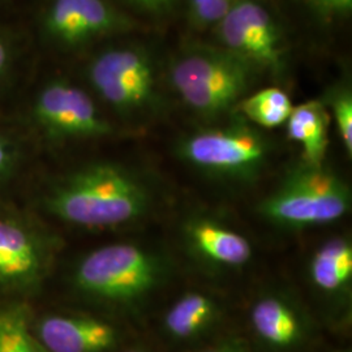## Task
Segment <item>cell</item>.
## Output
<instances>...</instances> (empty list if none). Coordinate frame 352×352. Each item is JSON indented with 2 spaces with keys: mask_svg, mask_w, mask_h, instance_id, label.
<instances>
[{
  "mask_svg": "<svg viewBox=\"0 0 352 352\" xmlns=\"http://www.w3.org/2000/svg\"><path fill=\"white\" fill-rule=\"evenodd\" d=\"M350 208L351 190L342 177L324 164H302L260 202L258 212L274 225L299 230L333 223Z\"/></svg>",
  "mask_w": 352,
  "mask_h": 352,
  "instance_id": "3957f363",
  "label": "cell"
},
{
  "mask_svg": "<svg viewBox=\"0 0 352 352\" xmlns=\"http://www.w3.org/2000/svg\"><path fill=\"white\" fill-rule=\"evenodd\" d=\"M214 28L222 49L251 64L258 72L278 74L283 69L282 32L261 3L240 0Z\"/></svg>",
  "mask_w": 352,
  "mask_h": 352,
  "instance_id": "9c48e42d",
  "label": "cell"
},
{
  "mask_svg": "<svg viewBox=\"0 0 352 352\" xmlns=\"http://www.w3.org/2000/svg\"><path fill=\"white\" fill-rule=\"evenodd\" d=\"M0 352H49L34 336L24 304L0 307Z\"/></svg>",
  "mask_w": 352,
  "mask_h": 352,
  "instance_id": "ac0fdd59",
  "label": "cell"
},
{
  "mask_svg": "<svg viewBox=\"0 0 352 352\" xmlns=\"http://www.w3.org/2000/svg\"><path fill=\"white\" fill-rule=\"evenodd\" d=\"M126 352H146V351H142V350H129V351Z\"/></svg>",
  "mask_w": 352,
  "mask_h": 352,
  "instance_id": "484cf974",
  "label": "cell"
},
{
  "mask_svg": "<svg viewBox=\"0 0 352 352\" xmlns=\"http://www.w3.org/2000/svg\"><path fill=\"white\" fill-rule=\"evenodd\" d=\"M87 75L97 96L118 113H138L154 100V65L149 54L139 47L115 46L100 51L90 60Z\"/></svg>",
  "mask_w": 352,
  "mask_h": 352,
  "instance_id": "52a82bcc",
  "label": "cell"
},
{
  "mask_svg": "<svg viewBox=\"0 0 352 352\" xmlns=\"http://www.w3.org/2000/svg\"><path fill=\"white\" fill-rule=\"evenodd\" d=\"M133 28L135 21L110 0H43L37 13L39 36L60 49H77Z\"/></svg>",
  "mask_w": 352,
  "mask_h": 352,
  "instance_id": "8992f818",
  "label": "cell"
},
{
  "mask_svg": "<svg viewBox=\"0 0 352 352\" xmlns=\"http://www.w3.org/2000/svg\"><path fill=\"white\" fill-rule=\"evenodd\" d=\"M330 113L320 100L294 106L286 122L289 139L302 148V164L322 166L329 146Z\"/></svg>",
  "mask_w": 352,
  "mask_h": 352,
  "instance_id": "9a60e30c",
  "label": "cell"
},
{
  "mask_svg": "<svg viewBox=\"0 0 352 352\" xmlns=\"http://www.w3.org/2000/svg\"><path fill=\"white\" fill-rule=\"evenodd\" d=\"M179 153L184 161L209 174L248 179L261 170L270 146L261 132L240 118L228 126L192 133Z\"/></svg>",
  "mask_w": 352,
  "mask_h": 352,
  "instance_id": "5b68a950",
  "label": "cell"
},
{
  "mask_svg": "<svg viewBox=\"0 0 352 352\" xmlns=\"http://www.w3.org/2000/svg\"><path fill=\"white\" fill-rule=\"evenodd\" d=\"M327 109L333 113L344 151L352 154V96L350 89H334L327 97Z\"/></svg>",
  "mask_w": 352,
  "mask_h": 352,
  "instance_id": "d6986e66",
  "label": "cell"
},
{
  "mask_svg": "<svg viewBox=\"0 0 352 352\" xmlns=\"http://www.w3.org/2000/svg\"><path fill=\"white\" fill-rule=\"evenodd\" d=\"M20 151L12 140L0 133V183L12 175L19 164Z\"/></svg>",
  "mask_w": 352,
  "mask_h": 352,
  "instance_id": "7402d4cb",
  "label": "cell"
},
{
  "mask_svg": "<svg viewBox=\"0 0 352 352\" xmlns=\"http://www.w3.org/2000/svg\"><path fill=\"white\" fill-rule=\"evenodd\" d=\"M19 50V37L12 28L0 24V82L10 74Z\"/></svg>",
  "mask_w": 352,
  "mask_h": 352,
  "instance_id": "44dd1931",
  "label": "cell"
},
{
  "mask_svg": "<svg viewBox=\"0 0 352 352\" xmlns=\"http://www.w3.org/2000/svg\"><path fill=\"white\" fill-rule=\"evenodd\" d=\"M151 200L148 187L124 166L98 162L54 183L45 197V208L74 226L111 228L140 219Z\"/></svg>",
  "mask_w": 352,
  "mask_h": 352,
  "instance_id": "6da1fadb",
  "label": "cell"
},
{
  "mask_svg": "<svg viewBox=\"0 0 352 352\" xmlns=\"http://www.w3.org/2000/svg\"><path fill=\"white\" fill-rule=\"evenodd\" d=\"M311 283L327 299H347L352 286V244L344 236L327 240L311 257Z\"/></svg>",
  "mask_w": 352,
  "mask_h": 352,
  "instance_id": "5bb4252c",
  "label": "cell"
},
{
  "mask_svg": "<svg viewBox=\"0 0 352 352\" xmlns=\"http://www.w3.org/2000/svg\"><path fill=\"white\" fill-rule=\"evenodd\" d=\"M253 333L274 350H291L300 346L307 334L305 318L292 300L267 294L257 299L250 312Z\"/></svg>",
  "mask_w": 352,
  "mask_h": 352,
  "instance_id": "7c38bea8",
  "label": "cell"
},
{
  "mask_svg": "<svg viewBox=\"0 0 352 352\" xmlns=\"http://www.w3.org/2000/svg\"><path fill=\"white\" fill-rule=\"evenodd\" d=\"M200 352H248L245 344L238 340H221L219 343Z\"/></svg>",
  "mask_w": 352,
  "mask_h": 352,
  "instance_id": "cb8c5ba5",
  "label": "cell"
},
{
  "mask_svg": "<svg viewBox=\"0 0 352 352\" xmlns=\"http://www.w3.org/2000/svg\"><path fill=\"white\" fill-rule=\"evenodd\" d=\"M30 116L50 140L100 139L113 133V126L88 93L62 78L41 88Z\"/></svg>",
  "mask_w": 352,
  "mask_h": 352,
  "instance_id": "ba28073f",
  "label": "cell"
},
{
  "mask_svg": "<svg viewBox=\"0 0 352 352\" xmlns=\"http://www.w3.org/2000/svg\"><path fill=\"white\" fill-rule=\"evenodd\" d=\"M164 258L133 243H113L89 252L77 264V289L102 302L128 305L157 289L166 276Z\"/></svg>",
  "mask_w": 352,
  "mask_h": 352,
  "instance_id": "7a4b0ae2",
  "label": "cell"
},
{
  "mask_svg": "<svg viewBox=\"0 0 352 352\" xmlns=\"http://www.w3.org/2000/svg\"><path fill=\"white\" fill-rule=\"evenodd\" d=\"M0 1H1V0H0Z\"/></svg>",
  "mask_w": 352,
  "mask_h": 352,
  "instance_id": "4316f807",
  "label": "cell"
},
{
  "mask_svg": "<svg viewBox=\"0 0 352 352\" xmlns=\"http://www.w3.org/2000/svg\"><path fill=\"white\" fill-rule=\"evenodd\" d=\"M316 11L324 16H340L350 12L352 8V0H308Z\"/></svg>",
  "mask_w": 352,
  "mask_h": 352,
  "instance_id": "603a6c76",
  "label": "cell"
},
{
  "mask_svg": "<svg viewBox=\"0 0 352 352\" xmlns=\"http://www.w3.org/2000/svg\"><path fill=\"white\" fill-rule=\"evenodd\" d=\"M258 74L225 49L199 47L184 52L171 67V82L196 113L215 116L235 107Z\"/></svg>",
  "mask_w": 352,
  "mask_h": 352,
  "instance_id": "277c9868",
  "label": "cell"
},
{
  "mask_svg": "<svg viewBox=\"0 0 352 352\" xmlns=\"http://www.w3.org/2000/svg\"><path fill=\"white\" fill-rule=\"evenodd\" d=\"M33 333L49 352H107L119 343L118 329L93 316H46Z\"/></svg>",
  "mask_w": 352,
  "mask_h": 352,
  "instance_id": "8fae6325",
  "label": "cell"
},
{
  "mask_svg": "<svg viewBox=\"0 0 352 352\" xmlns=\"http://www.w3.org/2000/svg\"><path fill=\"white\" fill-rule=\"evenodd\" d=\"M126 1L136 4L140 8L151 12H161L171 3V0H126Z\"/></svg>",
  "mask_w": 352,
  "mask_h": 352,
  "instance_id": "d4e9b609",
  "label": "cell"
},
{
  "mask_svg": "<svg viewBox=\"0 0 352 352\" xmlns=\"http://www.w3.org/2000/svg\"><path fill=\"white\" fill-rule=\"evenodd\" d=\"M240 0H189L190 21L197 28L215 26Z\"/></svg>",
  "mask_w": 352,
  "mask_h": 352,
  "instance_id": "ffe728a7",
  "label": "cell"
},
{
  "mask_svg": "<svg viewBox=\"0 0 352 352\" xmlns=\"http://www.w3.org/2000/svg\"><path fill=\"white\" fill-rule=\"evenodd\" d=\"M218 316L219 308L212 296L189 291L166 311L164 327L166 333L175 340H192L213 327Z\"/></svg>",
  "mask_w": 352,
  "mask_h": 352,
  "instance_id": "2e32d148",
  "label": "cell"
},
{
  "mask_svg": "<svg viewBox=\"0 0 352 352\" xmlns=\"http://www.w3.org/2000/svg\"><path fill=\"white\" fill-rule=\"evenodd\" d=\"M189 248L206 263L241 267L252 258V244L239 232L209 218H193L184 227Z\"/></svg>",
  "mask_w": 352,
  "mask_h": 352,
  "instance_id": "4fadbf2b",
  "label": "cell"
},
{
  "mask_svg": "<svg viewBox=\"0 0 352 352\" xmlns=\"http://www.w3.org/2000/svg\"><path fill=\"white\" fill-rule=\"evenodd\" d=\"M50 263V247L36 228L25 222L0 217V287H37Z\"/></svg>",
  "mask_w": 352,
  "mask_h": 352,
  "instance_id": "30bf717a",
  "label": "cell"
},
{
  "mask_svg": "<svg viewBox=\"0 0 352 352\" xmlns=\"http://www.w3.org/2000/svg\"><path fill=\"white\" fill-rule=\"evenodd\" d=\"M235 107L247 122L272 129L286 124L294 104L285 90L273 87L240 100Z\"/></svg>",
  "mask_w": 352,
  "mask_h": 352,
  "instance_id": "e0dca14e",
  "label": "cell"
}]
</instances>
